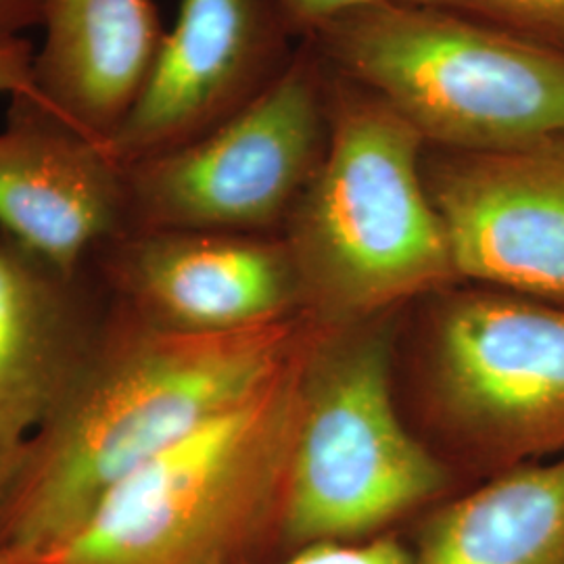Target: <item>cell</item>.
<instances>
[{
	"instance_id": "obj_1",
	"label": "cell",
	"mask_w": 564,
	"mask_h": 564,
	"mask_svg": "<svg viewBox=\"0 0 564 564\" xmlns=\"http://www.w3.org/2000/svg\"><path fill=\"white\" fill-rule=\"evenodd\" d=\"M305 339L293 321L191 335L111 305L84 372L28 445L0 500V552L44 564L163 449L247 402Z\"/></svg>"
},
{
	"instance_id": "obj_2",
	"label": "cell",
	"mask_w": 564,
	"mask_h": 564,
	"mask_svg": "<svg viewBox=\"0 0 564 564\" xmlns=\"http://www.w3.org/2000/svg\"><path fill=\"white\" fill-rule=\"evenodd\" d=\"M424 149L387 102L330 74L328 142L284 223L302 300L326 323L375 321L458 279L424 182Z\"/></svg>"
},
{
	"instance_id": "obj_3",
	"label": "cell",
	"mask_w": 564,
	"mask_h": 564,
	"mask_svg": "<svg viewBox=\"0 0 564 564\" xmlns=\"http://www.w3.org/2000/svg\"><path fill=\"white\" fill-rule=\"evenodd\" d=\"M307 345L247 402L123 479L44 564L276 563Z\"/></svg>"
},
{
	"instance_id": "obj_4",
	"label": "cell",
	"mask_w": 564,
	"mask_h": 564,
	"mask_svg": "<svg viewBox=\"0 0 564 564\" xmlns=\"http://www.w3.org/2000/svg\"><path fill=\"white\" fill-rule=\"evenodd\" d=\"M318 55L426 147L485 151L564 137V53L440 9L379 0L312 34Z\"/></svg>"
},
{
	"instance_id": "obj_5",
	"label": "cell",
	"mask_w": 564,
	"mask_h": 564,
	"mask_svg": "<svg viewBox=\"0 0 564 564\" xmlns=\"http://www.w3.org/2000/svg\"><path fill=\"white\" fill-rule=\"evenodd\" d=\"M447 485L442 463L398 414L387 326H333L310 341L276 561L310 545L398 533L395 524L437 502Z\"/></svg>"
},
{
	"instance_id": "obj_6",
	"label": "cell",
	"mask_w": 564,
	"mask_h": 564,
	"mask_svg": "<svg viewBox=\"0 0 564 564\" xmlns=\"http://www.w3.org/2000/svg\"><path fill=\"white\" fill-rule=\"evenodd\" d=\"M330 74L302 51L251 102L207 134L123 170V230L270 235L321 165Z\"/></svg>"
},
{
	"instance_id": "obj_7",
	"label": "cell",
	"mask_w": 564,
	"mask_h": 564,
	"mask_svg": "<svg viewBox=\"0 0 564 564\" xmlns=\"http://www.w3.org/2000/svg\"><path fill=\"white\" fill-rule=\"evenodd\" d=\"M449 429L502 470L564 449V303L498 289L449 297L431 339Z\"/></svg>"
},
{
	"instance_id": "obj_8",
	"label": "cell",
	"mask_w": 564,
	"mask_h": 564,
	"mask_svg": "<svg viewBox=\"0 0 564 564\" xmlns=\"http://www.w3.org/2000/svg\"><path fill=\"white\" fill-rule=\"evenodd\" d=\"M84 265L113 307L172 333L281 323L302 300L289 245L270 235L123 230L99 242Z\"/></svg>"
},
{
	"instance_id": "obj_9",
	"label": "cell",
	"mask_w": 564,
	"mask_h": 564,
	"mask_svg": "<svg viewBox=\"0 0 564 564\" xmlns=\"http://www.w3.org/2000/svg\"><path fill=\"white\" fill-rule=\"evenodd\" d=\"M423 174L458 279L564 303V137L485 151L426 147Z\"/></svg>"
},
{
	"instance_id": "obj_10",
	"label": "cell",
	"mask_w": 564,
	"mask_h": 564,
	"mask_svg": "<svg viewBox=\"0 0 564 564\" xmlns=\"http://www.w3.org/2000/svg\"><path fill=\"white\" fill-rule=\"evenodd\" d=\"M276 0H182L141 90L105 144L126 167L195 141L253 101L282 69Z\"/></svg>"
},
{
	"instance_id": "obj_11",
	"label": "cell",
	"mask_w": 564,
	"mask_h": 564,
	"mask_svg": "<svg viewBox=\"0 0 564 564\" xmlns=\"http://www.w3.org/2000/svg\"><path fill=\"white\" fill-rule=\"evenodd\" d=\"M109 312L86 265L67 270L0 230V500L34 435L78 383Z\"/></svg>"
},
{
	"instance_id": "obj_12",
	"label": "cell",
	"mask_w": 564,
	"mask_h": 564,
	"mask_svg": "<svg viewBox=\"0 0 564 564\" xmlns=\"http://www.w3.org/2000/svg\"><path fill=\"white\" fill-rule=\"evenodd\" d=\"M123 228L121 165L32 93L11 97L0 132V230L78 270Z\"/></svg>"
},
{
	"instance_id": "obj_13",
	"label": "cell",
	"mask_w": 564,
	"mask_h": 564,
	"mask_svg": "<svg viewBox=\"0 0 564 564\" xmlns=\"http://www.w3.org/2000/svg\"><path fill=\"white\" fill-rule=\"evenodd\" d=\"M32 95L107 144L137 99L163 32L151 0H44Z\"/></svg>"
},
{
	"instance_id": "obj_14",
	"label": "cell",
	"mask_w": 564,
	"mask_h": 564,
	"mask_svg": "<svg viewBox=\"0 0 564 564\" xmlns=\"http://www.w3.org/2000/svg\"><path fill=\"white\" fill-rule=\"evenodd\" d=\"M410 547V564H564V456L433 508Z\"/></svg>"
},
{
	"instance_id": "obj_15",
	"label": "cell",
	"mask_w": 564,
	"mask_h": 564,
	"mask_svg": "<svg viewBox=\"0 0 564 564\" xmlns=\"http://www.w3.org/2000/svg\"><path fill=\"white\" fill-rule=\"evenodd\" d=\"M440 9L564 53V0H398Z\"/></svg>"
},
{
	"instance_id": "obj_16",
	"label": "cell",
	"mask_w": 564,
	"mask_h": 564,
	"mask_svg": "<svg viewBox=\"0 0 564 564\" xmlns=\"http://www.w3.org/2000/svg\"><path fill=\"white\" fill-rule=\"evenodd\" d=\"M412 547L400 533L362 544H318L297 550L270 564H410Z\"/></svg>"
},
{
	"instance_id": "obj_17",
	"label": "cell",
	"mask_w": 564,
	"mask_h": 564,
	"mask_svg": "<svg viewBox=\"0 0 564 564\" xmlns=\"http://www.w3.org/2000/svg\"><path fill=\"white\" fill-rule=\"evenodd\" d=\"M379 0H276L286 28L314 34L328 21L337 20Z\"/></svg>"
},
{
	"instance_id": "obj_18",
	"label": "cell",
	"mask_w": 564,
	"mask_h": 564,
	"mask_svg": "<svg viewBox=\"0 0 564 564\" xmlns=\"http://www.w3.org/2000/svg\"><path fill=\"white\" fill-rule=\"evenodd\" d=\"M34 57L32 44L15 39H0V93L15 97L34 90Z\"/></svg>"
},
{
	"instance_id": "obj_19",
	"label": "cell",
	"mask_w": 564,
	"mask_h": 564,
	"mask_svg": "<svg viewBox=\"0 0 564 564\" xmlns=\"http://www.w3.org/2000/svg\"><path fill=\"white\" fill-rule=\"evenodd\" d=\"M44 0H0V39H15L25 28L42 23Z\"/></svg>"
},
{
	"instance_id": "obj_20",
	"label": "cell",
	"mask_w": 564,
	"mask_h": 564,
	"mask_svg": "<svg viewBox=\"0 0 564 564\" xmlns=\"http://www.w3.org/2000/svg\"><path fill=\"white\" fill-rule=\"evenodd\" d=\"M0 564H41V563H30V561H23L20 556H13V554H4V552H0Z\"/></svg>"
}]
</instances>
